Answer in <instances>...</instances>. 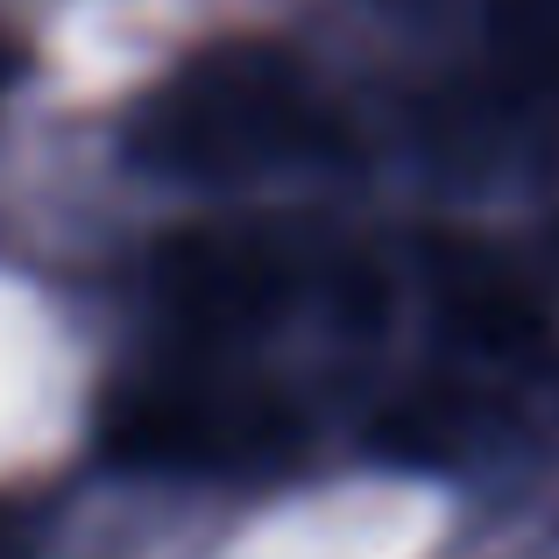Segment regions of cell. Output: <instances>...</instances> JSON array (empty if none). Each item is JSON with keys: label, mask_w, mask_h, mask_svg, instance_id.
<instances>
[{"label": "cell", "mask_w": 559, "mask_h": 559, "mask_svg": "<svg viewBox=\"0 0 559 559\" xmlns=\"http://www.w3.org/2000/svg\"><path fill=\"white\" fill-rule=\"evenodd\" d=\"M333 142L341 128L326 93L270 43H219L185 57L128 114V164L178 185H248L312 164Z\"/></svg>", "instance_id": "1"}, {"label": "cell", "mask_w": 559, "mask_h": 559, "mask_svg": "<svg viewBox=\"0 0 559 559\" xmlns=\"http://www.w3.org/2000/svg\"><path fill=\"white\" fill-rule=\"evenodd\" d=\"M298 425L270 390L205 369H170L121 382L107 396V453L164 475H241L284 461Z\"/></svg>", "instance_id": "2"}, {"label": "cell", "mask_w": 559, "mask_h": 559, "mask_svg": "<svg viewBox=\"0 0 559 559\" xmlns=\"http://www.w3.org/2000/svg\"><path fill=\"white\" fill-rule=\"evenodd\" d=\"M156 305L178 319L185 333L227 341V333H255L298 298V255L270 234H234V227H205L178 234L156 255Z\"/></svg>", "instance_id": "3"}, {"label": "cell", "mask_w": 559, "mask_h": 559, "mask_svg": "<svg viewBox=\"0 0 559 559\" xmlns=\"http://www.w3.org/2000/svg\"><path fill=\"white\" fill-rule=\"evenodd\" d=\"M489 50L532 99H559V0H489Z\"/></svg>", "instance_id": "4"}, {"label": "cell", "mask_w": 559, "mask_h": 559, "mask_svg": "<svg viewBox=\"0 0 559 559\" xmlns=\"http://www.w3.org/2000/svg\"><path fill=\"white\" fill-rule=\"evenodd\" d=\"M36 552V532H28V518L14 503H0V559H28Z\"/></svg>", "instance_id": "5"}]
</instances>
